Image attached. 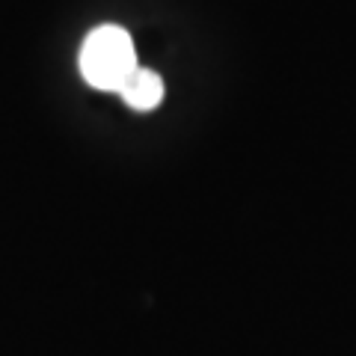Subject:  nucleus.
<instances>
[{
	"label": "nucleus",
	"instance_id": "2",
	"mask_svg": "<svg viewBox=\"0 0 356 356\" xmlns=\"http://www.w3.org/2000/svg\"><path fill=\"white\" fill-rule=\"evenodd\" d=\"M122 102L134 110H154L163 102V81L161 74H154L152 69H134L131 77L119 89Z\"/></svg>",
	"mask_w": 356,
	"mask_h": 356
},
{
	"label": "nucleus",
	"instance_id": "1",
	"mask_svg": "<svg viewBox=\"0 0 356 356\" xmlns=\"http://www.w3.org/2000/svg\"><path fill=\"white\" fill-rule=\"evenodd\" d=\"M137 69V54L128 30L116 24L95 27L83 39L81 48V74L89 86L102 92H119L122 83Z\"/></svg>",
	"mask_w": 356,
	"mask_h": 356
}]
</instances>
